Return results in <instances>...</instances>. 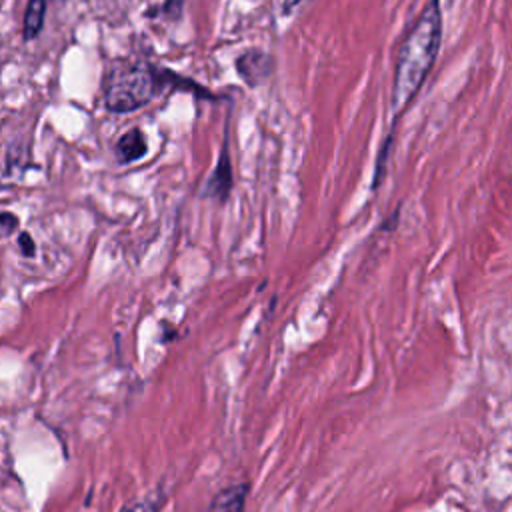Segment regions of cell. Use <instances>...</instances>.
Returning <instances> with one entry per match:
<instances>
[{
	"label": "cell",
	"instance_id": "10",
	"mask_svg": "<svg viewBox=\"0 0 512 512\" xmlns=\"http://www.w3.org/2000/svg\"><path fill=\"white\" fill-rule=\"evenodd\" d=\"M18 248H20V254L24 256H34L36 254V244L32 240V236L28 232H20L18 234Z\"/></svg>",
	"mask_w": 512,
	"mask_h": 512
},
{
	"label": "cell",
	"instance_id": "6",
	"mask_svg": "<svg viewBox=\"0 0 512 512\" xmlns=\"http://www.w3.org/2000/svg\"><path fill=\"white\" fill-rule=\"evenodd\" d=\"M246 484H234L218 492L208 512H242L246 500Z\"/></svg>",
	"mask_w": 512,
	"mask_h": 512
},
{
	"label": "cell",
	"instance_id": "4",
	"mask_svg": "<svg viewBox=\"0 0 512 512\" xmlns=\"http://www.w3.org/2000/svg\"><path fill=\"white\" fill-rule=\"evenodd\" d=\"M230 190H232V162H230L228 144L224 140V146L220 150V158L216 162V168L212 170V174L208 176V180L202 188V196L210 198V200L224 202L228 198Z\"/></svg>",
	"mask_w": 512,
	"mask_h": 512
},
{
	"label": "cell",
	"instance_id": "3",
	"mask_svg": "<svg viewBox=\"0 0 512 512\" xmlns=\"http://www.w3.org/2000/svg\"><path fill=\"white\" fill-rule=\"evenodd\" d=\"M236 72L238 76L248 84V86H260L264 84L270 74H272V56L266 54L264 50H256V48H250V50H244L236 62Z\"/></svg>",
	"mask_w": 512,
	"mask_h": 512
},
{
	"label": "cell",
	"instance_id": "11",
	"mask_svg": "<svg viewBox=\"0 0 512 512\" xmlns=\"http://www.w3.org/2000/svg\"><path fill=\"white\" fill-rule=\"evenodd\" d=\"M122 512H156V508L150 502H132L124 506Z\"/></svg>",
	"mask_w": 512,
	"mask_h": 512
},
{
	"label": "cell",
	"instance_id": "7",
	"mask_svg": "<svg viewBox=\"0 0 512 512\" xmlns=\"http://www.w3.org/2000/svg\"><path fill=\"white\" fill-rule=\"evenodd\" d=\"M44 18H46V0H28L26 12H24V24H22L24 40H34L42 32Z\"/></svg>",
	"mask_w": 512,
	"mask_h": 512
},
{
	"label": "cell",
	"instance_id": "9",
	"mask_svg": "<svg viewBox=\"0 0 512 512\" xmlns=\"http://www.w3.org/2000/svg\"><path fill=\"white\" fill-rule=\"evenodd\" d=\"M0 226H2V234L10 236V234H14L16 226H18V218L10 210H4L0 214Z\"/></svg>",
	"mask_w": 512,
	"mask_h": 512
},
{
	"label": "cell",
	"instance_id": "8",
	"mask_svg": "<svg viewBox=\"0 0 512 512\" xmlns=\"http://www.w3.org/2000/svg\"><path fill=\"white\" fill-rule=\"evenodd\" d=\"M186 0H164V4L160 6V16L168 18V20H176L182 14Z\"/></svg>",
	"mask_w": 512,
	"mask_h": 512
},
{
	"label": "cell",
	"instance_id": "12",
	"mask_svg": "<svg viewBox=\"0 0 512 512\" xmlns=\"http://www.w3.org/2000/svg\"><path fill=\"white\" fill-rule=\"evenodd\" d=\"M304 2H308V0H284V4H282V12L284 14H290V12H294L300 4H304Z\"/></svg>",
	"mask_w": 512,
	"mask_h": 512
},
{
	"label": "cell",
	"instance_id": "2",
	"mask_svg": "<svg viewBox=\"0 0 512 512\" xmlns=\"http://www.w3.org/2000/svg\"><path fill=\"white\" fill-rule=\"evenodd\" d=\"M168 86L210 98L208 90L170 70H160L148 62L118 60L110 66L104 78V104L114 114L134 112L158 98Z\"/></svg>",
	"mask_w": 512,
	"mask_h": 512
},
{
	"label": "cell",
	"instance_id": "5",
	"mask_svg": "<svg viewBox=\"0 0 512 512\" xmlns=\"http://www.w3.org/2000/svg\"><path fill=\"white\" fill-rule=\"evenodd\" d=\"M146 152H148V140L140 128H132L124 132L114 146V156L120 164L138 162L140 158L146 156Z\"/></svg>",
	"mask_w": 512,
	"mask_h": 512
},
{
	"label": "cell",
	"instance_id": "1",
	"mask_svg": "<svg viewBox=\"0 0 512 512\" xmlns=\"http://www.w3.org/2000/svg\"><path fill=\"white\" fill-rule=\"evenodd\" d=\"M442 36V14L438 0H430L424 12L418 16L410 32L404 36L392 82V110L402 112L410 100L418 94L430 68L434 66Z\"/></svg>",
	"mask_w": 512,
	"mask_h": 512
}]
</instances>
